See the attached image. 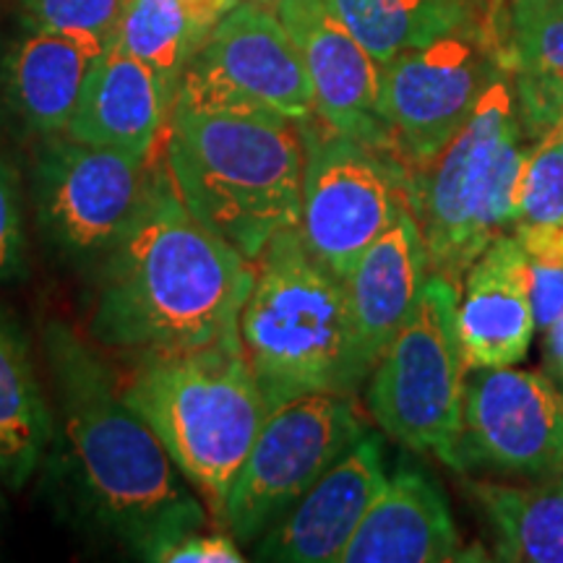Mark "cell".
I'll list each match as a JSON object with an SVG mask.
<instances>
[{
	"label": "cell",
	"instance_id": "6da1fadb",
	"mask_svg": "<svg viewBox=\"0 0 563 563\" xmlns=\"http://www.w3.org/2000/svg\"><path fill=\"white\" fill-rule=\"evenodd\" d=\"M251 287L253 262L203 228L157 167L136 222L100 264L89 332L144 357L235 342Z\"/></svg>",
	"mask_w": 563,
	"mask_h": 563
},
{
	"label": "cell",
	"instance_id": "7a4b0ae2",
	"mask_svg": "<svg viewBox=\"0 0 563 563\" xmlns=\"http://www.w3.org/2000/svg\"><path fill=\"white\" fill-rule=\"evenodd\" d=\"M42 342L66 460L102 530L146 561L203 530L207 509L102 357L60 321Z\"/></svg>",
	"mask_w": 563,
	"mask_h": 563
},
{
	"label": "cell",
	"instance_id": "3957f363",
	"mask_svg": "<svg viewBox=\"0 0 563 563\" xmlns=\"http://www.w3.org/2000/svg\"><path fill=\"white\" fill-rule=\"evenodd\" d=\"M300 123L256 108L175 100L165 167L188 211L256 262L274 235L300 222Z\"/></svg>",
	"mask_w": 563,
	"mask_h": 563
},
{
	"label": "cell",
	"instance_id": "277c9868",
	"mask_svg": "<svg viewBox=\"0 0 563 563\" xmlns=\"http://www.w3.org/2000/svg\"><path fill=\"white\" fill-rule=\"evenodd\" d=\"M241 347L272 410L308 394H352L368 384L347 285L308 251L298 224L277 232L253 262Z\"/></svg>",
	"mask_w": 563,
	"mask_h": 563
},
{
	"label": "cell",
	"instance_id": "5b68a950",
	"mask_svg": "<svg viewBox=\"0 0 563 563\" xmlns=\"http://www.w3.org/2000/svg\"><path fill=\"white\" fill-rule=\"evenodd\" d=\"M125 399L222 522L230 485L269 415L241 340L144 357Z\"/></svg>",
	"mask_w": 563,
	"mask_h": 563
},
{
	"label": "cell",
	"instance_id": "8992f818",
	"mask_svg": "<svg viewBox=\"0 0 563 563\" xmlns=\"http://www.w3.org/2000/svg\"><path fill=\"white\" fill-rule=\"evenodd\" d=\"M530 144L506 70L439 157L410 170V207L422 232L428 272L452 282L456 290L475 258L511 230Z\"/></svg>",
	"mask_w": 563,
	"mask_h": 563
},
{
	"label": "cell",
	"instance_id": "52a82bcc",
	"mask_svg": "<svg viewBox=\"0 0 563 563\" xmlns=\"http://www.w3.org/2000/svg\"><path fill=\"white\" fill-rule=\"evenodd\" d=\"M460 290L428 274L410 316L368 378L365 405L386 435L464 473L460 439L464 363L456 329Z\"/></svg>",
	"mask_w": 563,
	"mask_h": 563
},
{
	"label": "cell",
	"instance_id": "ba28073f",
	"mask_svg": "<svg viewBox=\"0 0 563 563\" xmlns=\"http://www.w3.org/2000/svg\"><path fill=\"white\" fill-rule=\"evenodd\" d=\"M300 133L306 162L298 230L308 251L347 279L365 249L410 207V173L399 154L373 150L316 115L300 123Z\"/></svg>",
	"mask_w": 563,
	"mask_h": 563
},
{
	"label": "cell",
	"instance_id": "9c48e42d",
	"mask_svg": "<svg viewBox=\"0 0 563 563\" xmlns=\"http://www.w3.org/2000/svg\"><path fill=\"white\" fill-rule=\"evenodd\" d=\"M368 433L352 394H308L266 415L230 485L222 527L256 543Z\"/></svg>",
	"mask_w": 563,
	"mask_h": 563
},
{
	"label": "cell",
	"instance_id": "30bf717a",
	"mask_svg": "<svg viewBox=\"0 0 563 563\" xmlns=\"http://www.w3.org/2000/svg\"><path fill=\"white\" fill-rule=\"evenodd\" d=\"M152 180L146 159L68 136L45 139L32 167L34 222L58 256L102 264L136 222Z\"/></svg>",
	"mask_w": 563,
	"mask_h": 563
},
{
	"label": "cell",
	"instance_id": "8fae6325",
	"mask_svg": "<svg viewBox=\"0 0 563 563\" xmlns=\"http://www.w3.org/2000/svg\"><path fill=\"white\" fill-rule=\"evenodd\" d=\"M506 74L496 21L464 26L382 66V108L407 173L439 157Z\"/></svg>",
	"mask_w": 563,
	"mask_h": 563
},
{
	"label": "cell",
	"instance_id": "7c38bea8",
	"mask_svg": "<svg viewBox=\"0 0 563 563\" xmlns=\"http://www.w3.org/2000/svg\"><path fill=\"white\" fill-rule=\"evenodd\" d=\"M175 100L272 110L295 123L316 115L298 45L277 13L256 0H238L217 19L188 63Z\"/></svg>",
	"mask_w": 563,
	"mask_h": 563
},
{
	"label": "cell",
	"instance_id": "4fadbf2b",
	"mask_svg": "<svg viewBox=\"0 0 563 563\" xmlns=\"http://www.w3.org/2000/svg\"><path fill=\"white\" fill-rule=\"evenodd\" d=\"M462 467L517 481L563 475V394L540 371L470 368L462 407Z\"/></svg>",
	"mask_w": 563,
	"mask_h": 563
},
{
	"label": "cell",
	"instance_id": "5bb4252c",
	"mask_svg": "<svg viewBox=\"0 0 563 563\" xmlns=\"http://www.w3.org/2000/svg\"><path fill=\"white\" fill-rule=\"evenodd\" d=\"M279 21L298 45L316 118L373 150L397 152L382 108V63L352 37L327 0H292Z\"/></svg>",
	"mask_w": 563,
	"mask_h": 563
},
{
	"label": "cell",
	"instance_id": "9a60e30c",
	"mask_svg": "<svg viewBox=\"0 0 563 563\" xmlns=\"http://www.w3.org/2000/svg\"><path fill=\"white\" fill-rule=\"evenodd\" d=\"M386 452L378 433H365L340 462L253 543L256 561L332 563L386 488Z\"/></svg>",
	"mask_w": 563,
	"mask_h": 563
},
{
	"label": "cell",
	"instance_id": "2e32d148",
	"mask_svg": "<svg viewBox=\"0 0 563 563\" xmlns=\"http://www.w3.org/2000/svg\"><path fill=\"white\" fill-rule=\"evenodd\" d=\"M456 329L467 371L514 365L530 350L538 329L530 269L522 243L511 232L498 235L464 274Z\"/></svg>",
	"mask_w": 563,
	"mask_h": 563
},
{
	"label": "cell",
	"instance_id": "e0dca14e",
	"mask_svg": "<svg viewBox=\"0 0 563 563\" xmlns=\"http://www.w3.org/2000/svg\"><path fill=\"white\" fill-rule=\"evenodd\" d=\"M178 91L157 70L110 45L91 66L63 136L150 159Z\"/></svg>",
	"mask_w": 563,
	"mask_h": 563
},
{
	"label": "cell",
	"instance_id": "ac0fdd59",
	"mask_svg": "<svg viewBox=\"0 0 563 563\" xmlns=\"http://www.w3.org/2000/svg\"><path fill=\"white\" fill-rule=\"evenodd\" d=\"M462 538L446 493L426 470L405 464L365 511L342 563H443L460 561Z\"/></svg>",
	"mask_w": 563,
	"mask_h": 563
},
{
	"label": "cell",
	"instance_id": "d6986e66",
	"mask_svg": "<svg viewBox=\"0 0 563 563\" xmlns=\"http://www.w3.org/2000/svg\"><path fill=\"white\" fill-rule=\"evenodd\" d=\"M102 53L58 34L26 32L0 66V102L11 121L37 139L66 133L84 81Z\"/></svg>",
	"mask_w": 563,
	"mask_h": 563
},
{
	"label": "cell",
	"instance_id": "ffe728a7",
	"mask_svg": "<svg viewBox=\"0 0 563 563\" xmlns=\"http://www.w3.org/2000/svg\"><path fill=\"white\" fill-rule=\"evenodd\" d=\"M428 274L420 224L412 209L405 207L344 279L357 336L373 368L418 302Z\"/></svg>",
	"mask_w": 563,
	"mask_h": 563
},
{
	"label": "cell",
	"instance_id": "44dd1931",
	"mask_svg": "<svg viewBox=\"0 0 563 563\" xmlns=\"http://www.w3.org/2000/svg\"><path fill=\"white\" fill-rule=\"evenodd\" d=\"M55 420L21 327L0 311V481L21 490L51 446Z\"/></svg>",
	"mask_w": 563,
	"mask_h": 563
},
{
	"label": "cell",
	"instance_id": "7402d4cb",
	"mask_svg": "<svg viewBox=\"0 0 563 563\" xmlns=\"http://www.w3.org/2000/svg\"><path fill=\"white\" fill-rule=\"evenodd\" d=\"M496 532V559L563 563V475L532 485H470Z\"/></svg>",
	"mask_w": 563,
	"mask_h": 563
},
{
	"label": "cell",
	"instance_id": "603a6c76",
	"mask_svg": "<svg viewBox=\"0 0 563 563\" xmlns=\"http://www.w3.org/2000/svg\"><path fill=\"white\" fill-rule=\"evenodd\" d=\"M340 21L378 63L481 24L475 0H327Z\"/></svg>",
	"mask_w": 563,
	"mask_h": 563
},
{
	"label": "cell",
	"instance_id": "cb8c5ba5",
	"mask_svg": "<svg viewBox=\"0 0 563 563\" xmlns=\"http://www.w3.org/2000/svg\"><path fill=\"white\" fill-rule=\"evenodd\" d=\"M207 34L188 0H129L112 45L146 63L178 91Z\"/></svg>",
	"mask_w": 563,
	"mask_h": 563
},
{
	"label": "cell",
	"instance_id": "d4e9b609",
	"mask_svg": "<svg viewBox=\"0 0 563 563\" xmlns=\"http://www.w3.org/2000/svg\"><path fill=\"white\" fill-rule=\"evenodd\" d=\"M498 42L509 74L563 87V5L511 0L506 32H498Z\"/></svg>",
	"mask_w": 563,
	"mask_h": 563
},
{
	"label": "cell",
	"instance_id": "484cf974",
	"mask_svg": "<svg viewBox=\"0 0 563 563\" xmlns=\"http://www.w3.org/2000/svg\"><path fill=\"white\" fill-rule=\"evenodd\" d=\"M26 32L58 34L108 51L129 0H16Z\"/></svg>",
	"mask_w": 563,
	"mask_h": 563
},
{
	"label": "cell",
	"instance_id": "4316f807",
	"mask_svg": "<svg viewBox=\"0 0 563 563\" xmlns=\"http://www.w3.org/2000/svg\"><path fill=\"white\" fill-rule=\"evenodd\" d=\"M563 224V152L551 136L532 141L517 186V228H561ZM509 230V232H511Z\"/></svg>",
	"mask_w": 563,
	"mask_h": 563
},
{
	"label": "cell",
	"instance_id": "83f0119b",
	"mask_svg": "<svg viewBox=\"0 0 563 563\" xmlns=\"http://www.w3.org/2000/svg\"><path fill=\"white\" fill-rule=\"evenodd\" d=\"M530 269L534 327L548 329L563 316V224L561 228H517Z\"/></svg>",
	"mask_w": 563,
	"mask_h": 563
},
{
	"label": "cell",
	"instance_id": "f1b7e54d",
	"mask_svg": "<svg viewBox=\"0 0 563 563\" xmlns=\"http://www.w3.org/2000/svg\"><path fill=\"white\" fill-rule=\"evenodd\" d=\"M30 274L24 196L16 167L0 154V285L21 282Z\"/></svg>",
	"mask_w": 563,
	"mask_h": 563
},
{
	"label": "cell",
	"instance_id": "f546056e",
	"mask_svg": "<svg viewBox=\"0 0 563 563\" xmlns=\"http://www.w3.org/2000/svg\"><path fill=\"white\" fill-rule=\"evenodd\" d=\"M159 563H243L241 543L228 530L207 532L203 530L183 534L170 548L157 555Z\"/></svg>",
	"mask_w": 563,
	"mask_h": 563
},
{
	"label": "cell",
	"instance_id": "4dcf8cb0",
	"mask_svg": "<svg viewBox=\"0 0 563 563\" xmlns=\"http://www.w3.org/2000/svg\"><path fill=\"white\" fill-rule=\"evenodd\" d=\"M235 3L238 0H191V11L207 30H211L217 24V19H222Z\"/></svg>",
	"mask_w": 563,
	"mask_h": 563
},
{
	"label": "cell",
	"instance_id": "1f68e13d",
	"mask_svg": "<svg viewBox=\"0 0 563 563\" xmlns=\"http://www.w3.org/2000/svg\"><path fill=\"white\" fill-rule=\"evenodd\" d=\"M545 332H548V340H545L548 363H551V368L563 378V316L553 323V327H548Z\"/></svg>",
	"mask_w": 563,
	"mask_h": 563
},
{
	"label": "cell",
	"instance_id": "d6a6232c",
	"mask_svg": "<svg viewBox=\"0 0 563 563\" xmlns=\"http://www.w3.org/2000/svg\"><path fill=\"white\" fill-rule=\"evenodd\" d=\"M256 3H262V5H266V9H269V11L279 13L282 9H285L287 3H292V0H256Z\"/></svg>",
	"mask_w": 563,
	"mask_h": 563
},
{
	"label": "cell",
	"instance_id": "836d02e7",
	"mask_svg": "<svg viewBox=\"0 0 563 563\" xmlns=\"http://www.w3.org/2000/svg\"><path fill=\"white\" fill-rule=\"evenodd\" d=\"M548 136H551V139L555 141V144L561 146V152H563V129H561V125H559V129H553L551 133H548Z\"/></svg>",
	"mask_w": 563,
	"mask_h": 563
},
{
	"label": "cell",
	"instance_id": "e575fe53",
	"mask_svg": "<svg viewBox=\"0 0 563 563\" xmlns=\"http://www.w3.org/2000/svg\"><path fill=\"white\" fill-rule=\"evenodd\" d=\"M548 3H559V5H563V0H548Z\"/></svg>",
	"mask_w": 563,
	"mask_h": 563
},
{
	"label": "cell",
	"instance_id": "d590c367",
	"mask_svg": "<svg viewBox=\"0 0 563 563\" xmlns=\"http://www.w3.org/2000/svg\"><path fill=\"white\" fill-rule=\"evenodd\" d=\"M559 125H561V129H563V118H561V121H559V123H555V129H559Z\"/></svg>",
	"mask_w": 563,
	"mask_h": 563
},
{
	"label": "cell",
	"instance_id": "8d00e7d4",
	"mask_svg": "<svg viewBox=\"0 0 563 563\" xmlns=\"http://www.w3.org/2000/svg\"><path fill=\"white\" fill-rule=\"evenodd\" d=\"M188 5H191V0H188Z\"/></svg>",
	"mask_w": 563,
	"mask_h": 563
},
{
	"label": "cell",
	"instance_id": "74e56055",
	"mask_svg": "<svg viewBox=\"0 0 563 563\" xmlns=\"http://www.w3.org/2000/svg\"><path fill=\"white\" fill-rule=\"evenodd\" d=\"M498 3H501V0H498Z\"/></svg>",
	"mask_w": 563,
	"mask_h": 563
}]
</instances>
